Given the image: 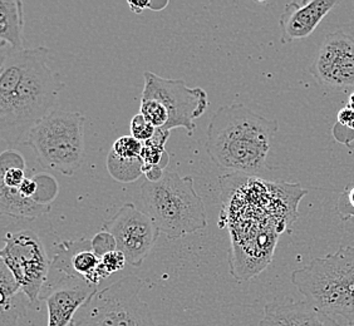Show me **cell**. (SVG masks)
Masks as SVG:
<instances>
[{"label": "cell", "mask_w": 354, "mask_h": 326, "mask_svg": "<svg viewBox=\"0 0 354 326\" xmlns=\"http://www.w3.org/2000/svg\"><path fill=\"white\" fill-rule=\"evenodd\" d=\"M335 211L342 221H348L354 218V184L341 192L335 204Z\"/></svg>", "instance_id": "24"}, {"label": "cell", "mask_w": 354, "mask_h": 326, "mask_svg": "<svg viewBox=\"0 0 354 326\" xmlns=\"http://www.w3.org/2000/svg\"><path fill=\"white\" fill-rule=\"evenodd\" d=\"M50 204H38L35 198L23 196L19 190L0 184V212L17 221H35L47 215Z\"/></svg>", "instance_id": "15"}, {"label": "cell", "mask_w": 354, "mask_h": 326, "mask_svg": "<svg viewBox=\"0 0 354 326\" xmlns=\"http://www.w3.org/2000/svg\"><path fill=\"white\" fill-rule=\"evenodd\" d=\"M140 191L145 212L166 238L177 240L206 229V209L192 177L166 171L157 182L145 181Z\"/></svg>", "instance_id": "4"}, {"label": "cell", "mask_w": 354, "mask_h": 326, "mask_svg": "<svg viewBox=\"0 0 354 326\" xmlns=\"http://www.w3.org/2000/svg\"><path fill=\"white\" fill-rule=\"evenodd\" d=\"M0 325L17 326L32 303L3 260H0Z\"/></svg>", "instance_id": "14"}, {"label": "cell", "mask_w": 354, "mask_h": 326, "mask_svg": "<svg viewBox=\"0 0 354 326\" xmlns=\"http://www.w3.org/2000/svg\"><path fill=\"white\" fill-rule=\"evenodd\" d=\"M278 129V121L232 103L212 116L205 150L218 167L255 176L269 170L268 156Z\"/></svg>", "instance_id": "1"}, {"label": "cell", "mask_w": 354, "mask_h": 326, "mask_svg": "<svg viewBox=\"0 0 354 326\" xmlns=\"http://www.w3.org/2000/svg\"><path fill=\"white\" fill-rule=\"evenodd\" d=\"M348 148L351 151H354V140L352 141V142L349 143L347 146Z\"/></svg>", "instance_id": "31"}, {"label": "cell", "mask_w": 354, "mask_h": 326, "mask_svg": "<svg viewBox=\"0 0 354 326\" xmlns=\"http://www.w3.org/2000/svg\"><path fill=\"white\" fill-rule=\"evenodd\" d=\"M18 190L23 196L28 198H35L37 192H38V182L35 181V177H32V178H28L27 177Z\"/></svg>", "instance_id": "28"}, {"label": "cell", "mask_w": 354, "mask_h": 326, "mask_svg": "<svg viewBox=\"0 0 354 326\" xmlns=\"http://www.w3.org/2000/svg\"><path fill=\"white\" fill-rule=\"evenodd\" d=\"M131 136L135 137L140 142H147L155 135L156 128L146 121V118L137 113L136 116L132 117L130 123Z\"/></svg>", "instance_id": "21"}, {"label": "cell", "mask_w": 354, "mask_h": 326, "mask_svg": "<svg viewBox=\"0 0 354 326\" xmlns=\"http://www.w3.org/2000/svg\"><path fill=\"white\" fill-rule=\"evenodd\" d=\"M3 241L0 260L9 267L21 290L33 304L39 300L52 262L44 242L39 233L29 227L9 229Z\"/></svg>", "instance_id": "7"}, {"label": "cell", "mask_w": 354, "mask_h": 326, "mask_svg": "<svg viewBox=\"0 0 354 326\" xmlns=\"http://www.w3.org/2000/svg\"><path fill=\"white\" fill-rule=\"evenodd\" d=\"M141 99H155L161 103L169 113V123L164 129L185 128L192 136L195 119L203 116L210 102L205 89L190 88L183 79H169L146 70L143 73Z\"/></svg>", "instance_id": "8"}, {"label": "cell", "mask_w": 354, "mask_h": 326, "mask_svg": "<svg viewBox=\"0 0 354 326\" xmlns=\"http://www.w3.org/2000/svg\"><path fill=\"white\" fill-rule=\"evenodd\" d=\"M24 10L21 0H0V43L14 52L23 48Z\"/></svg>", "instance_id": "16"}, {"label": "cell", "mask_w": 354, "mask_h": 326, "mask_svg": "<svg viewBox=\"0 0 354 326\" xmlns=\"http://www.w3.org/2000/svg\"><path fill=\"white\" fill-rule=\"evenodd\" d=\"M141 160L143 161V166H150V167L162 166L166 169L170 162V155L165 148H157V147L143 144Z\"/></svg>", "instance_id": "23"}, {"label": "cell", "mask_w": 354, "mask_h": 326, "mask_svg": "<svg viewBox=\"0 0 354 326\" xmlns=\"http://www.w3.org/2000/svg\"><path fill=\"white\" fill-rule=\"evenodd\" d=\"M97 290L82 278L48 279L39 295L47 305V326H72L80 309Z\"/></svg>", "instance_id": "11"}, {"label": "cell", "mask_w": 354, "mask_h": 326, "mask_svg": "<svg viewBox=\"0 0 354 326\" xmlns=\"http://www.w3.org/2000/svg\"><path fill=\"white\" fill-rule=\"evenodd\" d=\"M109 176L117 182L131 184L143 175V161L138 158H121L111 150L106 161Z\"/></svg>", "instance_id": "18"}, {"label": "cell", "mask_w": 354, "mask_h": 326, "mask_svg": "<svg viewBox=\"0 0 354 326\" xmlns=\"http://www.w3.org/2000/svg\"><path fill=\"white\" fill-rule=\"evenodd\" d=\"M26 160L15 150L3 151L0 155V184L19 189L26 177Z\"/></svg>", "instance_id": "17"}, {"label": "cell", "mask_w": 354, "mask_h": 326, "mask_svg": "<svg viewBox=\"0 0 354 326\" xmlns=\"http://www.w3.org/2000/svg\"><path fill=\"white\" fill-rule=\"evenodd\" d=\"M171 131H166V129L156 128L155 135L152 136L151 140L147 142L143 143L145 146H152V147H157V148H165V144L167 142L169 137H170Z\"/></svg>", "instance_id": "27"}, {"label": "cell", "mask_w": 354, "mask_h": 326, "mask_svg": "<svg viewBox=\"0 0 354 326\" xmlns=\"http://www.w3.org/2000/svg\"><path fill=\"white\" fill-rule=\"evenodd\" d=\"M292 282L310 305L330 316L354 321V246H341L292 272Z\"/></svg>", "instance_id": "3"}, {"label": "cell", "mask_w": 354, "mask_h": 326, "mask_svg": "<svg viewBox=\"0 0 354 326\" xmlns=\"http://www.w3.org/2000/svg\"><path fill=\"white\" fill-rule=\"evenodd\" d=\"M259 326H342L308 301H272L264 307Z\"/></svg>", "instance_id": "13"}, {"label": "cell", "mask_w": 354, "mask_h": 326, "mask_svg": "<svg viewBox=\"0 0 354 326\" xmlns=\"http://www.w3.org/2000/svg\"><path fill=\"white\" fill-rule=\"evenodd\" d=\"M324 88L354 90V38L338 30L326 37L309 68Z\"/></svg>", "instance_id": "10"}, {"label": "cell", "mask_w": 354, "mask_h": 326, "mask_svg": "<svg viewBox=\"0 0 354 326\" xmlns=\"http://www.w3.org/2000/svg\"><path fill=\"white\" fill-rule=\"evenodd\" d=\"M169 6V1H156V0H153V1H151L149 3V9L151 10H156V12H160V10H162L165 8Z\"/></svg>", "instance_id": "29"}, {"label": "cell", "mask_w": 354, "mask_h": 326, "mask_svg": "<svg viewBox=\"0 0 354 326\" xmlns=\"http://www.w3.org/2000/svg\"><path fill=\"white\" fill-rule=\"evenodd\" d=\"M142 148L143 143L132 136L120 137L112 146V151L121 158H138L141 157Z\"/></svg>", "instance_id": "20"}, {"label": "cell", "mask_w": 354, "mask_h": 326, "mask_svg": "<svg viewBox=\"0 0 354 326\" xmlns=\"http://www.w3.org/2000/svg\"><path fill=\"white\" fill-rule=\"evenodd\" d=\"M348 326H354V321H353V323H351V324H349V325H348Z\"/></svg>", "instance_id": "32"}, {"label": "cell", "mask_w": 354, "mask_h": 326, "mask_svg": "<svg viewBox=\"0 0 354 326\" xmlns=\"http://www.w3.org/2000/svg\"><path fill=\"white\" fill-rule=\"evenodd\" d=\"M335 6V0L288 3L279 21L281 41L289 43L306 39L313 33L320 21L327 17Z\"/></svg>", "instance_id": "12"}, {"label": "cell", "mask_w": 354, "mask_h": 326, "mask_svg": "<svg viewBox=\"0 0 354 326\" xmlns=\"http://www.w3.org/2000/svg\"><path fill=\"white\" fill-rule=\"evenodd\" d=\"M348 106H349L351 108L354 109V90L353 93H352L351 97H349V102H348Z\"/></svg>", "instance_id": "30"}, {"label": "cell", "mask_w": 354, "mask_h": 326, "mask_svg": "<svg viewBox=\"0 0 354 326\" xmlns=\"http://www.w3.org/2000/svg\"><path fill=\"white\" fill-rule=\"evenodd\" d=\"M145 280L129 275L97 291L80 309L72 326H157L140 299Z\"/></svg>", "instance_id": "6"}, {"label": "cell", "mask_w": 354, "mask_h": 326, "mask_svg": "<svg viewBox=\"0 0 354 326\" xmlns=\"http://www.w3.org/2000/svg\"><path fill=\"white\" fill-rule=\"evenodd\" d=\"M84 124L81 112L55 109L28 132L23 143L35 151L43 169L73 176L84 160Z\"/></svg>", "instance_id": "5"}, {"label": "cell", "mask_w": 354, "mask_h": 326, "mask_svg": "<svg viewBox=\"0 0 354 326\" xmlns=\"http://www.w3.org/2000/svg\"><path fill=\"white\" fill-rule=\"evenodd\" d=\"M337 119H338L337 123L341 124L342 127L354 132V109L351 108L349 106H346L338 112Z\"/></svg>", "instance_id": "26"}, {"label": "cell", "mask_w": 354, "mask_h": 326, "mask_svg": "<svg viewBox=\"0 0 354 326\" xmlns=\"http://www.w3.org/2000/svg\"><path fill=\"white\" fill-rule=\"evenodd\" d=\"M27 67L10 107L0 115V135L7 143L21 142L28 132L55 111L64 83L48 66L50 50L27 49Z\"/></svg>", "instance_id": "2"}, {"label": "cell", "mask_w": 354, "mask_h": 326, "mask_svg": "<svg viewBox=\"0 0 354 326\" xmlns=\"http://www.w3.org/2000/svg\"><path fill=\"white\" fill-rule=\"evenodd\" d=\"M140 113L147 122L151 123L155 128L164 129L169 123V113L164 106L155 99H141Z\"/></svg>", "instance_id": "19"}, {"label": "cell", "mask_w": 354, "mask_h": 326, "mask_svg": "<svg viewBox=\"0 0 354 326\" xmlns=\"http://www.w3.org/2000/svg\"><path fill=\"white\" fill-rule=\"evenodd\" d=\"M101 261H102L103 267L107 270L109 275L121 271V270L124 269L126 264H127L126 256L123 255L122 252L118 251V250L109 252L107 255H104V256L101 258Z\"/></svg>", "instance_id": "25"}, {"label": "cell", "mask_w": 354, "mask_h": 326, "mask_svg": "<svg viewBox=\"0 0 354 326\" xmlns=\"http://www.w3.org/2000/svg\"><path fill=\"white\" fill-rule=\"evenodd\" d=\"M91 242L92 251L95 252L98 258H102L104 255L117 250L116 238L104 230L95 233V236L91 238Z\"/></svg>", "instance_id": "22"}, {"label": "cell", "mask_w": 354, "mask_h": 326, "mask_svg": "<svg viewBox=\"0 0 354 326\" xmlns=\"http://www.w3.org/2000/svg\"><path fill=\"white\" fill-rule=\"evenodd\" d=\"M102 230L116 238L117 250L126 256L129 265L135 267L142 265L161 233L150 216L131 202L123 204L106 220Z\"/></svg>", "instance_id": "9"}]
</instances>
